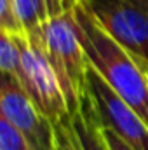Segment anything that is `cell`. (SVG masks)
Returning <instances> with one entry per match:
<instances>
[{
    "mask_svg": "<svg viewBox=\"0 0 148 150\" xmlns=\"http://www.w3.org/2000/svg\"><path fill=\"white\" fill-rule=\"evenodd\" d=\"M77 0H12L25 33H33L51 18L65 12Z\"/></svg>",
    "mask_w": 148,
    "mask_h": 150,
    "instance_id": "7",
    "label": "cell"
},
{
    "mask_svg": "<svg viewBox=\"0 0 148 150\" xmlns=\"http://www.w3.org/2000/svg\"><path fill=\"white\" fill-rule=\"evenodd\" d=\"M0 67L2 74L19 80L21 75V49L14 35L0 30Z\"/></svg>",
    "mask_w": 148,
    "mask_h": 150,
    "instance_id": "9",
    "label": "cell"
},
{
    "mask_svg": "<svg viewBox=\"0 0 148 150\" xmlns=\"http://www.w3.org/2000/svg\"><path fill=\"white\" fill-rule=\"evenodd\" d=\"M73 16L87 65L101 75L148 126V67L111 37L78 0Z\"/></svg>",
    "mask_w": 148,
    "mask_h": 150,
    "instance_id": "1",
    "label": "cell"
},
{
    "mask_svg": "<svg viewBox=\"0 0 148 150\" xmlns=\"http://www.w3.org/2000/svg\"><path fill=\"white\" fill-rule=\"evenodd\" d=\"M0 117L9 120L30 142L33 150H54L56 126L37 108L21 84L7 74H2Z\"/></svg>",
    "mask_w": 148,
    "mask_h": 150,
    "instance_id": "6",
    "label": "cell"
},
{
    "mask_svg": "<svg viewBox=\"0 0 148 150\" xmlns=\"http://www.w3.org/2000/svg\"><path fill=\"white\" fill-rule=\"evenodd\" d=\"M54 126H56V147H54V150H82V145L77 138V133H75L70 119H65Z\"/></svg>",
    "mask_w": 148,
    "mask_h": 150,
    "instance_id": "11",
    "label": "cell"
},
{
    "mask_svg": "<svg viewBox=\"0 0 148 150\" xmlns=\"http://www.w3.org/2000/svg\"><path fill=\"white\" fill-rule=\"evenodd\" d=\"M70 120H72V126L77 133V138L82 145V150H108L98 124L89 115L78 110V113L70 117Z\"/></svg>",
    "mask_w": 148,
    "mask_h": 150,
    "instance_id": "8",
    "label": "cell"
},
{
    "mask_svg": "<svg viewBox=\"0 0 148 150\" xmlns=\"http://www.w3.org/2000/svg\"><path fill=\"white\" fill-rule=\"evenodd\" d=\"M21 49V75L19 84L32 98L37 108L52 124L70 119V108L42 45L30 35H14Z\"/></svg>",
    "mask_w": 148,
    "mask_h": 150,
    "instance_id": "4",
    "label": "cell"
},
{
    "mask_svg": "<svg viewBox=\"0 0 148 150\" xmlns=\"http://www.w3.org/2000/svg\"><path fill=\"white\" fill-rule=\"evenodd\" d=\"M98 127H99V126H98ZM99 131H101V136H103L105 145H106L108 150H136V149H132L125 140H122L117 133H113L111 129L99 127Z\"/></svg>",
    "mask_w": 148,
    "mask_h": 150,
    "instance_id": "13",
    "label": "cell"
},
{
    "mask_svg": "<svg viewBox=\"0 0 148 150\" xmlns=\"http://www.w3.org/2000/svg\"><path fill=\"white\" fill-rule=\"evenodd\" d=\"M80 112L89 115L99 127L117 133L132 149L148 150V126L145 120L89 65L85 70Z\"/></svg>",
    "mask_w": 148,
    "mask_h": 150,
    "instance_id": "3",
    "label": "cell"
},
{
    "mask_svg": "<svg viewBox=\"0 0 148 150\" xmlns=\"http://www.w3.org/2000/svg\"><path fill=\"white\" fill-rule=\"evenodd\" d=\"M0 150H33L25 134L0 117Z\"/></svg>",
    "mask_w": 148,
    "mask_h": 150,
    "instance_id": "10",
    "label": "cell"
},
{
    "mask_svg": "<svg viewBox=\"0 0 148 150\" xmlns=\"http://www.w3.org/2000/svg\"><path fill=\"white\" fill-rule=\"evenodd\" d=\"M92 18L148 67V0H78Z\"/></svg>",
    "mask_w": 148,
    "mask_h": 150,
    "instance_id": "5",
    "label": "cell"
},
{
    "mask_svg": "<svg viewBox=\"0 0 148 150\" xmlns=\"http://www.w3.org/2000/svg\"><path fill=\"white\" fill-rule=\"evenodd\" d=\"M75 4L65 12L47 19L37 32L28 33L30 37L38 40L52 70L58 75L72 117L80 110L87 70V59L75 25Z\"/></svg>",
    "mask_w": 148,
    "mask_h": 150,
    "instance_id": "2",
    "label": "cell"
},
{
    "mask_svg": "<svg viewBox=\"0 0 148 150\" xmlns=\"http://www.w3.org/2000/svg\"><path fill=\"white\" fill-rule=\"evenodd\" d=\"M0 30L11 35H26L14 11L12 0H0Z\"/></svg>",
    "mask_w": 148,
    "mask_h": 150,
    "instance_id": "12",
    "label": "cell"
}]
</instances>
